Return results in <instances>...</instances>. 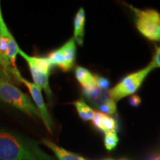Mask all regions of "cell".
<instances>
[{"label":"cell","instance_id":"12","mask_svg":"<svg viewBox=\"0 0 160 160\" xmlns=\"http://www.w3.org/2000/svg\"><path fill=\"white\" fill-rule=\"evenodd\" d=\"M75 76L77 81L82 88H88L97 86L95 75H93L88 70L85 68L78 66L75 69Z\"/></svg>","mask_w":160,"mask_h":160},{"label":"cell","instance_id":"4","mask_svg":"<svg viewBox=\"0 0 160 160\" xmlns=\"http://www.w3.org/2000/svg\"><path fill=\"white\" fill-rule=\"evenodd\" d=\"M154 68H156L155 66L151 62L145 68L128 75L110 90L109 93L111 97L115 102H117L128 96L133 95L141 87L150 72Z\"/></svg>","mask_w":160,"mask_h":160},{"label":"cell","instance_id":"17","mask_svg":"<svg viewBox=\"0 0 160 160\" xmlns=\"http://www.w3.org/2000/svg\"><path fill=\"white\" fill-rule=\"evenodd\" d=\"M95 80H96V85L98 88L100 89L105 90V91H108L111 86V82L108 79L106 78L101 77L99 75H95Z\"/></svg>","mask_w":160,"mask_h":160},{"label":"cell","instance_id":"6","mask_svg":"<svg viewBox=\"0 0 160 160\" xmlns=\"http://www.w3.org/2000/svg\"><path fill=\"white\" fill-rule=\"evenodd\" d=\"M77 46L73 38L66 42L59 48L50 52L48 59L53 67L57 66L64 72L71 71L74 66Z\"/></svg>","mask_w":160,"mask_h":160},{"label":"cell","instance_id":"22","mask_svg":"<svg viewBox=\"0 0 160 160\" xmlns=\"http://www.w3.org/2000/svg\"><path fill=\"white\" fill-rule=\"evenodd\" d=\"M119 160H129V159H126V158H122V159H120Z\"/></svg>","mask_w":160,"mask_h":160},{"label":"cell","instance_id":"14","mask_svg":"<svg viewBox=\"0 0 160 160\" xmlns=\"http://www.w3.org/2000/svg\"><path fill=\"white\" fill-rule=\"evenodd\" d=\"M73 105L77 109L78 114L82 119L85 120V121H89V120L93 119L95 114V111H93L85 102L82 101V100H78L73 103Z\"/></svg>","mask_w":160,"mask_h":160},{"label":"cell","instance_id":"3","mask_svg":"<svg viewBox=\"0 0 160 160\" xmlns=\"http://www.w3.org/2000/svg\"><path fill=\"white\" fill-rule=\"evenodd\" d=\"M19 54L25 60L29 67L33 84L45 92L49 99H52V91L49 84V77L53 66L47 57H32L28 55L21 48L18 51Z\"/></svg>","mask_w":160,"mask_h":160},{"label":"cell","instance_id":"11","mask_svg":"<svg viewBox=\"0 0 160 160\" xmlns=\"http://www.w3.org/2000/svg\"><path fill=\"white\" fill-rule=\"evenodd\" d=\"M19 48H20L18 45L17 42H16L14 37L10 31L8 34V48L5 57L7 58L8 61L9 62L12 69L16 73H20L19 69L17 68V65H16V59H17L18 51H19Z\"/></svg>","mask_w":160,"mask_h":160},{"label":"cell","instance_id":"9","mask_svg":"<svg viewBox=\"0 0 160 160\" xmlns=\"http://www.w3.org/2000/svg\"><path fill=\"white\" fill-rule=\"evenodd\" d=\"M42 143H43L45 146L49 148L53 153H55L56 157L59 160H85L83 157L71 153V152L66 151L65 149L59 147L56 145L54 142H51V140L48 139H42Z\"/></svg>","mask_w":160,"mask_h":160},{"label":"cell","instance_id":"13","mask_svg":"<svg viewBox=\"0 0 160 160\" xmlns=\"http://www.w3.org/2000/svg\"><path fill=\"white\" fill-rule=\"evenodd\" d=\"M21 77V73H16L12 69L8 61L3 57V55L0 52V77L9 82H11L12 78L13 77L14 79L17 80V82H19V79Z\"/></svg>","mask_w":160,"mask_h":160},{"label":"cell","instance_id":"20","mask_svg":"<svg viewBox=\"0 0 160 160\" xmlns=\"http://www.w3.org/2000/svg\"><path fill=\"white\" fill-rule=\"evenodd\" d=\"M147 160H160V153H152L148 157Z\"/></svg>","mask_w":160,"mask_h":160},{"label":"cell","instance_id":"2","mask_svg":"<svg viewBox=\"0 0 160 160\" xmlns=\"http://www.w3.org/2000/svg\"><path fill=\"white\" fill-rule=\"evenodd\" d=\"M0 101L33 118H40V114L31 98L11 82L0 77Z\"/></svg>","mask_w":160,"mask_h":160},{"label":"cell","instance_id":"21","mask_svg":"<svg viewBox=\"0 0 160 160\" xmlns=\"http://www.w3.org/2000/svg\"><path fill=\"white\" fill-rule=\"evenodd\" d=\"M5 22L4 20L3 16H2V9H1V2H0V25H3L5 24Z\"/></svg>","mask_w":160,"mask_h":160},{"label":"cell","instance_id":"1","mask_svg":"<svg viewBox=\"0 0 160 160\" xmlns=\"http://www.w3.org/2000/svg\"><path fill=\"white\" fill-rule=\"evenodd\" d=\"M0 160H55L35 140L0 128Z\"/></svg>","mask_w":160,"mask_h":160},{"label":"cell","instance_id":"10","mask_svg":"<svg viewBox=\"0 0 160 160\" xmlns=\"http://www.w3.org/2000/svg\"><path fill=\"white\" fill-rule=\"evenodd\" d=\"M74 33L73 39L77 42L78 45H82L85 36V13L83 8H80L75 16L74 19Z\"/></svg>","mask_w":160,"mask_h":160},{"label":"cell","instance_id":"19","mask_svg":"<svg viewBox=\"0 0 160 160\" xmlns=\"http://www.w3.org/2000/svg\"><path fill=\"white\" fill-rule=\"evenodd\" d=\"M141 98L137 94H133L129 97L128 102L132 107H138L141 104Z\"/></svg>","mask_w":160,"mask_h":160},{"label":"cell","instance_id":"15","mask_svg":"<svg viewBox=\"0 0 160 160\" xmlns=\"http://www.w3.org/2000/svg\"><path fill=\"white\" fill-rule=\"evenodd\" d=\"M100 123H101V130L100 131L107 133V132H117L118 129L117 122L111 116H108L102 113L100 116Z\"/></svg>","mask_w":160,"mask_h":160},{"label":"cell","instance_id":"5","mask_svg":"<svg viewBox=\"0 0 160 160\" xmlns=\"http://www.w3.org/2000/svg\"><path fill=\"white\" fill-rule=\"evenodd\" d=\"M136 16L137 28L151 41L160 40V13L156 10H139L131 7Z\"/></svg>","mask_w":160,"mask_h":160},{"label":"cell","instance_id":"18","mask_svg":"<svg viewBox=\"0 0 160 160\" xmlns=\"http://www.w3.org/2000/svg\"><path fill=\"white\" fill-rule=\"evenodd\" d=\"M152 62L155 68H160V47L155 45V54L153 56Z\"/></svg>","mask_w":160,"mask_h":160},{"label":"cell","instance_id":"16","mask_svg":"<svg viewBox=\"0 0 160 160\" xmlns=\"http://www.w3.org/2000/svg\"><path fill=\"white\" fill-rule=\"evenodd\" d=\"M105 146L106 149L108 151H112L117 147L119 142V137H117V132H107L105 136Z\"/></svg>","mask_w":160,"mask_h":160},{"label":"cell","instance_id":"8","mask_svg":"<svg viewBox=\"0 0 160 160\" xmlns=\"http://www.w3.org/2000/svg\"><path fill=\"white\" fill-rule=\"evenodd\" d=\"M82 93L85 99L97 109L113 99L110 96L109 91L102 90L97 86L82 88Z\"/></svg>","mask_w":160,"mask_h":160},{"label":"cell","instance_id":"7","mask_svg":"<svg viewBox=\"0 0 160 160\" xmlns=\"http://www.w3.org/2000/svg\"><path fill=\"white\" fill-rule=\"evenodd\" d=\"M19 82L24 84L28 89L33 103H34L38 111H39L40 118L43 121L48 131L51 133H53V122L52 117H51V114L49 113L47 106L45 105V101H44L42 94V90L39 87H37L35 84L31 82L22 77L19 78Z\"/></svg>","mask_w":160,"mask_h":160}]
</instances>
